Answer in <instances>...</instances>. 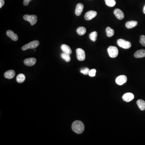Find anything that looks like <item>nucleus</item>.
<instances>
[{"label":"nucleus","instance_id":"21","mask_svg":"<svg viewBox=\"0 0 145 145\" xmlns=\"http://www.w3.org/2000/svg\"><path fill=\"white\" fill-rule=\"evenodd\" d=\"M77 32L80 36H82L86 32V30L84 27H78L77 30Z\"/></svg>","mask_w":145,"mask_h":145},{"label":"nucleus","instance_id":"16","mask_svg":"<svg viewBox=\"0 0 145 145\" xmlns=\"http://www.w3.org/2000/svg\"><path fill=\"white\" fill-rule=\"evenodd\" d=\"M61 49L64 53L70 54H71L72 53V51L70 47L66 44H62L61 46Z\"/></svg>","mask_w":145,"mask_h":145},{"label":"nucleus","instance_id":"27","mask_svg":"<svg viewBox=\"0 0 145 145\" xmlns=\"http://www.w3.org/2000/svg\"><path fill=\"white\" fill-rule=\"evenodd\" d=\"M96 70L94 68H93L92 70H90L88 75L90 77H94L96 75Z\"/></svg>","mask_w":145,"mask_h":145},{"label":"nucleus","instance_id":"28","mask_svg":"<svg viewBox=\"0 0 145 145\" xmlns=\"http://www.w3.org/2000/svg\"><path fill=\"white\" fill-rule=\"evenodd\" d=\"M32 0H24V5L25 6H27L29 5V3L30 1H31Z\"/></svg>","mask_w":145,"mask_h":145},{"label":"nucleus","instance_id":"24","mask_svg":"<svg viewBox=\"0 0 145 145\" xmlns=\"http://www.w3.org/2000/svg\"><path fill=\"white\" fill-rule=\"evenodd\" d=\"M105 2L106 5L109 7H113L114 6L116 3L115 0H105Z\"/></svg>","mask_w":145,"mask_h":145},{"label":"nucleus","instance_id":"2","mask_svg":"<svg viewBox=\"0 0 145 145\" xmlns=\"http://www.w3.org/2000/svg\"><path fill=\"white\" fill-rule=\"evenodd\" d=\"M39 44H40V43L38 41H33L27 44L24 45V46L22 47V50L23 51H25L26 50L28 49H35L39 46Z\"/></svg>","mask_w":145,"mask_h":145},{"label":"nucleus","instance_id":"3","mask_svg":"<svg viewBox=\"0 0 145 145\" xmlns=\"http://www.w3.org/2000/svg\"><path fill=\"white\" fill-rule=\"evenodd\" d=\"M117 43L119 46L124 49H129L132 46V44L130 42L123 39H119L117 40Z\"/></svg>","mask_w":145,"mask_h":145},{"label":"nucleus","instance_id":"18","mask_svg":"<svg viewBox=\"0 0 145 145\" xmlns=\"http://www.w3.org/2000/svg\"><path fill=\"white\" fill-rule=\"evenodd\" d=\"M137 104L138 107L141 111L145 110V102L144 100L140 99L137 101Z\"/></svg>","mask_w":145,"mask_h":145},{"label":"nucleus","instance_id":"6","mask_svg":"<svg viewBox=\"0 0 145 145\" xmlns=\"http://www.w3.org/2000/svg\"><path fill=\"white\" fill-rule=\"evenodd\" d=\"M77 57L79 61H83L86 59V54L84 50L81 48L77 49L76 50Z\"/></svg>","mask_w":145,"mask_h":145},{"label":"nucleus","instance_id":"5","mask_svg":"<svg viewBox=\"0 0 145 145\" xmlns=\"http://www.w3.org/2000/svg\"><path fill=\"white\" fill-rule=\"evenodd\" d=\"M23 18L25 21L29 22L32 25L35 24L37 22V17L33 15L31 16L29 15H25Z\"/></svg>","mask_w":145,"mask_h":145},{"label":"nucleus","instance_id":"19","mask_svg":"<svg viewBox=\"0 0 145 145\" xmlns=\"http://www.w3.org/2000/svg\"><path fill=\"white\" fill-rule=\"evenodd\" d=\"M25 75L22 73L17 75L16 78L17 81L19 83H22L24 82L25 80Z\"/></svg>","mask_w":145,"mask_h":145},{"label":"nucleus","instance_id":"26","mask_svg":"<svg viewBox=\"0 0 145 145\" xmlns=\"http://www.w3.org/2000/svg\"><path fill=\"white\" fill-rule=\"evenodd\" d=\"M140 38V43L142 44L143 46H145V36H141Z\"/></svg>","mask_w":145,"mask_h":145},{"label":"nucleus","instance_id":"11","mask_svg":"<svg viewBox=\"0 0 145 145\" xmlns=\"http://www.w3.org/2000/svg\"><path fill=\"white\" fill-rule=\"evenodd\" d=\"M134 98V95L131 93H127L125 94L123 96L124 101L126 102H129L132 101Z\"/></svg>","mask_w":145,"mask_h":145},{"label":"nucleus","instance_id":"7","mask_svg":"<svg viewBox=\"0 0 145 145\" xmlns=\"http://www.w3.org/2000/svg\"><path fill=\"white\" fill-rule=\"evenodd\" d=\"M97 14V13L95 11H88L85 14L84 18L86 20L89 21V20H92L95 17H96Z\"/></svg>","mask_w":145,"mask_h":145},{"label":"nucleus","instance_id":"15","mask_svg":"<svg viewBox=\"0 0 145 145\" xmlns=\"http://www.w3.org/2000/svg\"><path fill=\"white\" fill-rule=\"evenodd\" d=\"M134 56L135 58H141L145 57V49H141L137 51Z\"/></svg>","mask_w":145,"mask_h":145},{"label":"nucleus","instance_id":"13","mask_svg":"<svg viewBox=\"0 0 145 145\" xmlns=\"http://www.w3.org/2000/svg\"><path fill=\"white\" fill-rule=\"evenodd\" d=\"M84 5L81 3H78L76 7L75 13L77 16H80L84 9Z\"/></svg>","mask_w":145,"mask_h":145},{"label":"nucleus","instance_id":"10","mask_svg":"<svg viewBox=\"0 0 145 145\" xmlns=\"http://www.w3.org/2000/svg\"><path fill=\"white\" fill-rule=\"evenodd\" d=\"M36 60L35 58H30L26 59L24 60L25 65L27 66H32L36 64Z\"/></svg>","mask_w":145,"mask_h":145},{"label":"nucleus","instance_id":"20","mask_svg":"<svg viewBox=\"0 0 145 145\" xmlns=\"http://www.w3.org/2000/svg\"><path fill=\"white\" fill-rule=\"evenodd\" d=\"M106 35L108 37H111L114 35V30L110 27H108L106 29Z\"/></svg>","mask_w":145,"mask_h":145},{"label":"nucleus","instance_id":"12","mask_svg":"<svg viewBox=\"0 0 145 145\" xmlns=\"http://www.w3.org/2000/svg\"><path fill=\"white\" fill-rule=\"evenodd\" d=\"M6 35H7V36L12 39L13 40L16 41L18 40V37L16 33H15L14 32L11 31V30H8L6 32Z\"/></svg>","mask_w":145,"mask_h":145},{"label":"nucleus","instance_id":"29","mask_svg":"<svg viewBox=\"0 0 145 145\" xmlns=\"http://www.w3.org/2000/svg\"><path fill=\"white\" fill-rule=\"evenodd\" d=\"M4 4H5L4 0H0V8H1Z\"/></svg>","mask_w":145,"mask_h":145},{"label":"nucleus","instance_id":"8","mask_svg":"<svg viewBox=\"0 0 145 145\" xmlns=\"http://www.w3.org/2000/svg\"><path fill=\"white\" fill-rule=\"evenodd\" d=\"M127 77L125 75H121L118 76L116 79V83L118 85L121 86L127 81Z\"/></svg>","mask_w":145,"mask_h":145},{"label":"nucleus","instance_id":"22","mask_svg":"<svg viewBox=\"0 0 145 145\" xmlns=\"http://www.w3.org/2000/svg\"><path fill=\"white\" fill-rule=\"evenodd\" d=\"M61 57L65 61L67 62H68L70 61L71 57L70 54L63 52L61 54Z\"/></svg>","mask_w":145,"mask_h":145},{"label":"nucleus","instance_id":"17","mask_svg":"<svg viewBox=\"0 0 145 145\" xmlns=\"http://www.w3.org/2000/svg\"><path fill=\"white\" fill-rule=\"evenodd\" d=\"M138 24V22L137 21H129L127 22L125 24V26L128 29H131L135 27Z\"/></svg>","mask_w":145,"mask_h":145},{"label":"nucleus","instance_id":"23","mask_svg":"<svg viewBox=\"0 0 145 145\" xmlns=\"http://www.w3.org/2000/svg\"><path fill=\"white\" fill-rule=\"evenodd\" d=\"M97 36V32L96 31H94V32H92L90 33L89 35V38L91 40H92V41L94 42L96 40Z\"/></svg>","mask_w":145,"mask_h":145},{"label":"nucleus","instance_id":"1","mask_svg":"<svg viewBox=\"0 0 145 145\" xmlns=\"http://www.w3.org/2000/svg\"><path fill=\"white\" fill-rule=\"evenodd\" d=\"M84 124L81 121H75L72 124V130L75 133L81 134L84 132Z\"/></svg>","mask_w":145,"mask_h":145},{"label":"nucleus","instance_id":"9","mask_svg":"<svg viewBox=\"0 0 145 145\" xmlns=\"http://www.w3.org/2000/svg\"><path fill=\"white\" fill-rule=\"evenodd\" d=\"M114 13L117 19L119 20H122L124 18V14L123 12L119 9H116L114 11Z\"/></svg>","mask_w":145,"mask_h":145},{"label":"nucleus","instance_id":"25","mask_svg":"<svg viewBox=\"0 0 145 145\" xmlns=\"http://www.w3.org/2000/svg\"><path fill=\"white\" fill-rule=\"evenodd\" d=\"M89 71H90V70H89V68L86 67L81 69V70L80 72L81 73H83L84 75H88Z\"/></svg>","mask_w":145,"mask_h":145},{"label":"nucleus","instance_id":"14","mask_svg":"<svg viewBox=\"0 0 145 145\" xmlns=\"http://www.w3.org/2000/svg\"><path fill=\"white\" fill-rule=\"evenodd\" d=\"M16 73L14 71L10 70L6 71L4 74V76L6 78L8 79H11L15 77Z\"/></svg>","mask_w":145,"mask_h":145},{"label":"nucleus","instance_id":"30","mask_svg":"<svg viewBox=\"0 0 145 145\" xmlns=\"http://www.w3.org/2000/svg\"><path fill=\"white\" fill-rule=\"evenodd\" d=\"M143 12L144 14H145V5L144 6V7H143Z\"/></svg>","mask_w":145,"mask_h":145},{"label":"nucleus","instance_id":"4","mask_svg":"<svg viewBox=\"0 0 145 145\" xmlns=\"http://www.w3.org/2000/svg\"><path fill=\"white\" fill-rule=\"evenodd\" d=\"M108 54L111 58H115L119 54V50L115 46H110L108 49Z\"/></svg>","mask_w":145,"mask_h":145}]
</instances>
